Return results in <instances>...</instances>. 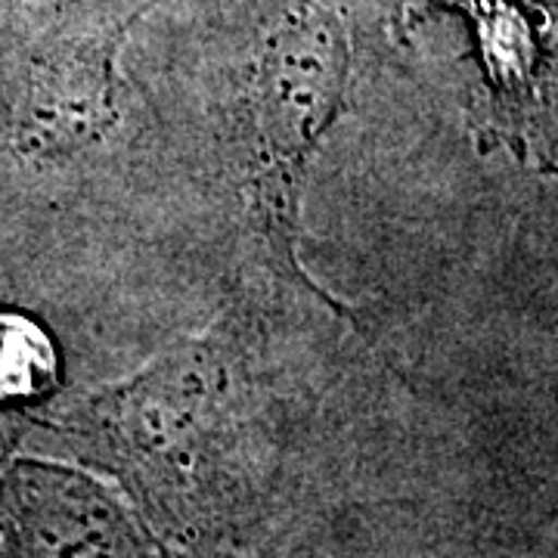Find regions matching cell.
Masks as SVG:
<instances>
[{
    "mask_svg": "<svg viewBox=\"0 0 558 558\" xmlns=\"http://www.w3.org/2000/svg\"><path fill=\"white\" fill-rule=\"evenodd\" d=\"M348 47L329 22H304L270 47L255 87V202L274 255L301 277L295 252L304 161L336 116Z\"/></svg>",
    "mask_w": 558,
    "mask_h": 558,
    "instance_id": "cell-1",
    "label": "cell"
},
{
    "mask_svg": "<svg viewBox=\"0 0 558 558\" xmlns=\"http://www.w3.org/2000/svg\"><path fill=\"white\" fill-rule=\"evenodd\" d=\"M57 379V351L32 319L0 314V400L38 398Z\"/></svg>",
    "mask_w": 558,
    "mask_h": 558,
    "instance_id": "cell-3",
    "label": "cell"
},
{
    "mask_svg": "<svg viewBox=\"0 0 558 558\" xmlns=\"http://www.w3.org/2000/svg\"><path fill=\"white\" fill-rule=\"evenodd\" d=\"M35 515L28 512V558H143L128 519L87 481H40Z\"/></svg>",
    "mask_w": 558,
    "mask_h": 558,
    "instance_id": "cell-2",
    "label": "cell"
}]
</instances>
